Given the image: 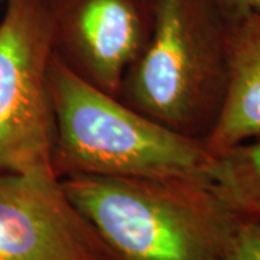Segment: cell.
Wrapping results in <instances>:
<instances>
[{
    "instance_id": "3",
    "label": "cell",
    "mask_w": 260,
    "mask_h": 260,
    "mask_svg": "<svg viewBox=\"0 0 260 260\" xmlns=\"http://www.w3.org/2000/svg\"><path fill=\"white\" fill-rule=\"evenodd\" d=\"M150 32L120 97L169 129L204 140L227 80L225 19L213 0H150Z\"/></svg>"
},
{
    "instance_id": "6",
    "label": "cell",
    "mask_w": 260,
    "mask_h": 260,
    "mask_svg": "<svg viewBox=\"0 0 260 260\" xmlns=\"http://www.w3.org/2000/svg\"><path fill=\"white\" fill-rule=\"evenodd\" d=\"M55 52L103 91L120 95L123 78L150 32L149 0H45Z\"/></svg>"
},
{
    "instance_id": "4",
    "label": "cell",
    "mask_w": 260,
    "mask_h": 260,
    "mask_svg": "<svg viewBox=\"0 0 260 260\" xmlns=\"http://www.w3.org/2000/svg\"><path fill=\"white\" fill-rule=\"evenodd\" d=\"M54 55L45 0H6L0 20V172L54 171Z\"/></svg>"
},
{
    "instance_id": "5",
    "label": "cell",
    "mask_w": 260,
    "mask_h": 260,
    "mask_svg": "<svg viewBox=\"0 0 260 260\" xmlns=\"http://www.w3.org/2000/svg\"><path fill=\"white\" fill-rule=\"evenodd\" d=\"M0 260H116L54 171L0 172Z\"/></svg>"
},
{
    "instance_id": "12",
    "label": "cell",
    "mask_w": 260,
    "mask_h": 260,
    "mask_svg": "<svg viewBox=\"0 0 260 260\" xmlns=\"http://www.w3.org/2000/svg\"><path fill=\"white\" fill-rule=\"evenodd\" d=\"M149 2H150V0H149Z\"/></svg>"
},
{
    "instance_id": "9",
    "label": "cell",
    "mask_w": 260,
    "mask_h": 260,
    "mask_svg": "<svg viewBox=\"0 0 260 260\" xmlns=\"http://www.w3.org/2000/svg\"><path fill=\"white\" fill-rule=\"evenodd\" d=\"M223 260H260V218L234 215Z\"/></svg>"
},
{
    "instance_id": "8",
    "label": "cell",
    "mask_w": 260,
    "mask_h": 260,
    "mask_svg": "<svg viewBox=\"0 0 260 260\" xmlns=\"http://www.w3.org/2000/svg\"><path fill=\"white\" fill-rule=\"evenodd\" d=\"M208 185L230 213L260 218V138L213 155Z\"/></svg>"
},
{
    "instance_id": "10",
    "label": "cell",
    "mask_w": 260,
    "mask_h": 260,
    "mask_svg": "<svg viewBox=\"0 0 260 260\" xmlns=\"http://www.w3.org/2000/svg\"><path fill=\"white\" fill-rule=\"evenodd\" d=\"M225 20L250 13H260V0H213Z\"/></svg>"
},
{
    "instance_id": "7",
    "label": "cell",
    "mask_w": 260,
    "mask_h": 260,
    "mask_svg": "<svg viewBox=\"0 0 260 260\" xmlns=\"http://www.w3.org/2000/svg\"><path fill=\"white\" fill-rule=\"evenodd\" d=\"M225 49L223 103L204 139L213 155L260 138V13L225 20Z\"/></svg>"
},
{
    "instance_id": "11",
    "label": "cell",
    "mask_w": 260,
    "mask_h": 260,
    "mask_svg": "<svg viewBox=\"0 0 260 260\" xmlns=\"http://www.w3.org/2000/svg\"><path fill=\"white\" fill-rule=\"evenodd\" d=\"M3 2H5V3H6V0H0V3H3Z\"/></svg>"
},
{
    "instance_id": "1",
    "label": "cell",
    "mask_w": 260,
    "mask_h": 260,
    "mask_svg": "<svg viewBox=\"0 0 260 260\" xmlns=\"http://www.w3.org/2000/svg\"><path fill=\"white\" fill-rule=\"evenodd\" d=\"M52 169L68 175L182 178L208 184L204 140L169 129L78 75L55 52L49 71Z\"/></svg>"
},
{
    "instance_id": "2",
    "label": "cell",
    "mask_w": 260,
    "mask_h": 260,
    "mask_svg": "<svg viewBox=\"0 0 260 260\" xmlns=\"http://www.w3.org/2000/svg\"><path fill=\"white\" fill-rule=\"evenodd\" d=\"M59 181L116 260H223L234 214L204 181L83 174Z\"/></svg>"
}]
</instances>
